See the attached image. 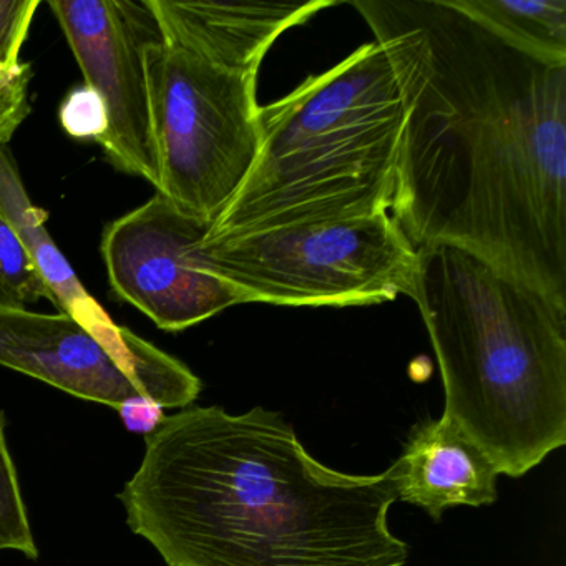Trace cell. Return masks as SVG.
<instances>
[{
    "instance_id": "6da1fadb",
    "label": "cell",
    "mask_w": 566,
    "mask_h": 566,
    "mask_svg": "<svg viewBox=\"0 0 566 566\" xmlns=\"http://www.w3.org/2000/svg\"><path fill=\"white\" fill-rule=\"evenodd\" d=\"M399 82L389 213L566 307V65L523 54L450 0L350 2Z\"/></svg>"
},
{
    "instance_id": "7a4b0ae2",
    "label": "cell",
    "mask_w": 566,
    "mask_h": 566,
    "mask_svg": "<svg viewBox=\"0 0 566 566\" xmlns=\"http://www.w3.org/2000/svg\"><path fill=\"white\" fill-rule=\"evenodd\" d=\"M122 490L132 532L168 566H403L389 528L390 469L344 473L314 459L283 416L185 407L145 437Z\"/></svg>"
},
{
    "instance_id": "3957f363",
    "label": "cell",
    "mask_w": 566,
    "mask_h": 566,
    "mask_svg": "<svg viewBox=\"0 0 566 566\" xmlns=\"http://www.w3.org/2000/svg\"><path fill=\"white\" fill-rule=\"evenodd\" d=\"M410 300L442 377L443 416L495 462L525 475L566 443V307L483 258L417 250Z\"/></svg>"
},
{
    "instance_id": "277c9868",
    "label": "cell",
    "mask_w": 566,
    "mask_h": 566,
    "mask_svg": "<svg viewBox=\"0 0 566 566\" xmlns=\"http://www.w3.org/2000/svg\"><path fill=\"white\" fill-rule=\"evenodd\" d=\"M258 118L254 167L205 241L390 211L403 101L382 45L311 75Z\"/></svg>"
},
{
    "instance_id": "5b68a950",
    "label": "cell",
    "mask_w": 566,
    "mask_h": 566,
    "mask_svg": "<svg viewBox=\"0 0 566 566\" xmlns=\"http://www.w3.org/2000/svg\"><path fill=\"white\" fill-rule=\"evenodd\" d=\"M201 260L244 303L373 306L409 296L417 250L389 211L203 241Z\"/></svg>"
},
{
    "instance_id": "8992f818",
    "label": "cell",
    "mask_w": 566,
    "mask_h": 566,
    "mask_svg": "<svg viewBox=\"0 0 566 566\" xmlns=\"http://www.w3.org/2000/svg\"><path fill=\"white\" fill-rule=\"evenodd\" d=\"M160 184L157 193L213 223L260 154L258 75L214 67L184 49L145 51Z\"/></svg>"
},
{
    "instance_id": "52a82bcc",
    "label": "cell",
    "mask_w": 566,
    "mask_h": 566,
    "mask_svg": "<svg viewBox=\"0 0 566 566\" xmlns=\"http://www.w3.org/2000/svg\"><path fill=\"white\" fill-rule=\"evenodd\" d=\"M0 366L117 410L135 397L185 409L201 392L181 360L128 327L95 333L65 313L0 307Z\"/></svg>"
},
{
    "instance_id": "ba28073f",
    "label": "cell",
    "mask_w": 566,
    "mask_h": 566,
    "mask_svg": "<svg viewBox=\"0 0 566 566\" xmlns=\"http://www.w3.org/2000/svg\"><path fill=\"white\" fill-rule=\"evenodd\" d=\"M211 224L158 193L108 224L101 250L115 296L170 333L244 304L240 291L201 260Z\"/></svg>"
},
{
    "instance_id": "9c48e42d",
    "label": "cell",
    "mask_w": 566,
    "mask_h": 566,
    "mask_svg": "<svg viewBox=\"0 0 566 566\" xmlns=\"http://www.w3.org/2000/svg\"><path fill=\"white\" fill-rule=\"evenodd\" d=\"M85 84L104 98L108 128L98 144L122 174L160 184L145 51L164 41L147 0H49Z\"/></svg>"
},
{
    "instance_id": "30bf717a",
    "label": "cell",
    "mask_w": 566,
    "mask_h": 566,
    "mask_svg": "<svg viewBox=\"0 0 566 566\" xmlns=\"http://www.w3.org/2000/svg\"><path fill=\"white\" fill-rule=\"evenodd\" d=\"M165 44L238 74L258 75L271 45L334 0L310 2H180L147 0Z\"/></svg>"
},
{
    "instance_id": "8fae6325",
    "label": "cell",
    "mask_w": 566,
    "mask_h": 566,
    "mask_svg": "<svg viewBox=\"0 0 566 566\" xmlns=\"http://www.w3.org/2000/svg\"><path fill=\"white\" fill-rule=\"evenodd\" d=\"M397 499L439 520L450 506L490 505L500 470L485 450L446 417L413 427L389 467Z\"/></svg>"
},
{
    "instance_id": "7c38bea8",
    "label": "cell",
    "mask_w": 566,
    "mask_h": 566,
    "mask_svg": "<svg viewBox=\"0 0 566 566\" xmlns=\"http://www.w3.org/2000/svg\"><path fill=\"white\" fill-rule=\"evenodd\" d=\"M0 214L18 234L54 297L59 313L75 317L95 333H107L117 324L85 290L67 258L49 233V213L29 198L18 164L8 145H0Z\"/></svg>"
},
{
    "instance_id": "4fadbf2b",
    "label": "cell",
    "mask_w": 566,
    "mask_h": 566,
    "mask_svg": "<svg viewBox=\"0 0 566 566\" xmlns=\"http://www.w3.org/2000/svg\"><path fill=\"white\" fill-rule=\"evenodd\" d=\"M450 4L523 54L566 65V0H450Z\"/></svg>"
},
{
    "instance_id": "5bb4252c",
    "label": "cell",
    "mask_w": 566,
    "mask_h": 566,
    "mask_svg": "<svg viewBox=\"0 0 566 566\" xmlns=\"http://www.w3.org/2000/svg\"><path fill=\"white\" fill-rule=\"evenodd\" d=\"M41 300L54 304L51 290L35 268L34 261L0 214V307L29 310Z\"/></svg>"
},
{
    "instance_id": "9a60e30c",
    "label": "cell",
    "mask_w": 566,
    "mask_h": 566,
    "mask_svg": "<svg viewBox=\"0 0 566 566\" xmlns=\"http://www.w3.org/2000/svg\"><path fill=\"white\" fill-rule=\"evenodd\" d=\"M0 549H14L31 559L39 556L18 470L6 439L4 412H0Z\"/></svg>"
},
{
    "instance_id": "2e32d148",
    "label": "cell",
    "mask_w": 566,
    "mask_h": 566,
    "mask_svg": "<svg viewBox=\"0 0 566 566\" xmlns=\"http://www.w3.org/2000/svg\"><path fill=\"white\" fill-rule=\"evenodd\" d=\"M62 127L71 137L101 142L108 128L104 98L87 84L72 88L59 111Z\"/></svg>"
},
{
    "instance_id": "e0dca14e",
    "label": "cell",
    "mask_w": 566,
    "mask_h": 566,
    "mask_svg": "<svg viewBox=\"0 0 566 566\" xmlns=\"http://www.w3.org/2000/svg\"><path fill=\"white\" fill-rule=\"evenodd\" d=\"M41 0H0V69L19 71L22 45L31 31Z\"/></svg>"
},
{
    "instance_id": "ac0fdd59",
    "label": "cell",
    "mask_w": 566,
    "mask_h": 566,
    "mask_svg": "<svg viewBox=\"0 0 566 566\" xmlns=\"http://www.w3.org/2000/svg\"><path fill=\"white\" fill-rule=\"evenodd\" d=\"M31 65L24 64L19 71L0 69V145H8L22 122L31 114L29 84Z\"/></svg>"
},
{
    "instance_id": "d6986e66",
    "label": "cell",
    "mask_w": 566,
    "mask_h": 566,
    "mask_svg": "<svg viewBox=\"0 0 566 566\" xmlns=\"http://www.w3.org/2000/svg\"><path fill=\"white\" fill-rule=\"evenodd\" d=\"M118 413L130 432L144 433L145 437L154 432L165 419L164 407L147 397L127 400L118 407Z\"/></svg>"
}]
</instances>
